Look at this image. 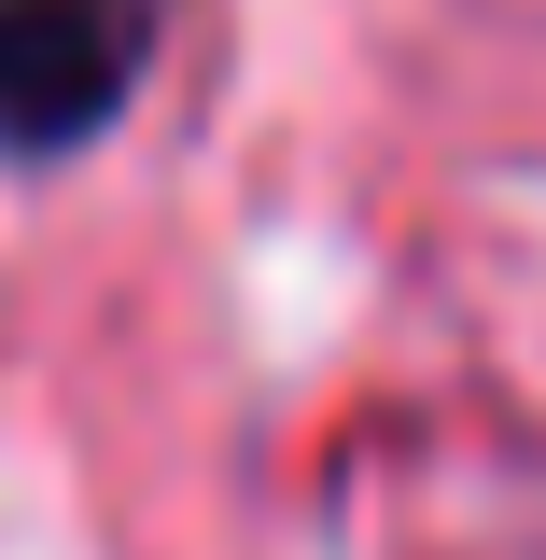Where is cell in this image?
Returning a JSON list of instances; mask_svg holds the SVG:
<instances>
[{
	"instance_id": "cell-1",
	"label": "cell",
	"mask_w": 546,
	"mask_h": 560,
	"mask_svg": "<svg viewBox=\"0 0 546 560\" xmlns=\"http://www.w3.org/2000/svg\"><path fill=\"white\" fill-rule=\"evenodd\" d=\"M140 84V0H0V154H70Z\"/></svg>"
}]
</instances>
